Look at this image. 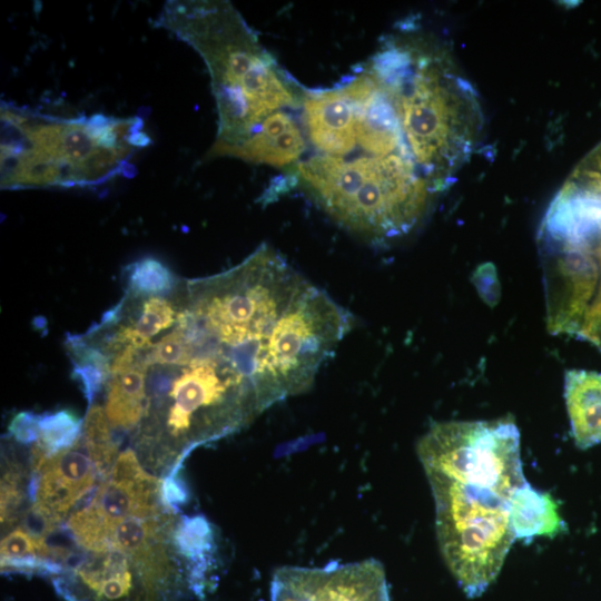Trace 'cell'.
<instances>
[{
    "label": "cell",
    "instance_id": "1",
    "mask_svg": "<svg viewBox=\"0 0 601 601\" xmlns=\"http://www.w3.org/2000/svg\"><path fill=\"white\" fill-rule=\"evenodd\" d=\"M299 120L305 152L285 184L362 239L407 236L443 193L397 93L366 62L332 88L305 89Z\"/></svg>",
    "mask_w": 601,
    "mask_h": 601
},
{
    "label": "cell",
    "instance_id": "2",
    "mask_svg": "<svg viewBox=\"0 0 601 601\" xmlns=\"http://www.w3.org/2000/svg\"><path fill=\"white\" fill-rule=\"evenodd\" d=\"M416 451L434 497L443 559L464 593L479 597L515 540L509 505L526 482L519 430L506 418L439 422Z\"/></svg>",
    "mask_w": 601,
    "mask_h": 601
},
{
    "label": "cell",
    "instance_id": "3",
    "mask_svg": "<svg viewBox=\"0 0 601 601\" xmlns=\"http://www.w3.org/2000/svg\"><path fill=\"white\" fill-rule=\"evenodd\" d=\"M156 26L198 52L209 71L218 132L211 156L272 165L300 140L304 90L226 1H167Z\"/></svg>",
    "mask_w": 601,
    "mask_h": 601
},
{
    "label": "cell",
    "instance_id": "4",
    "mask_svg": "<svg viewBox=\"0 0 601 601\" xmlns=\"http://www.w3.org/2000/svg\"><path fill=\"white\" fill-rule=\"evenodd\" d=\"M150 144L138 117L66 118L1 104V188L89 187L127 174Z\"/></svg>",
    "mask_w": 601,
    "mask_h": 601
},
{
    "label": "cell",
    "instance_id": "5",
    "mask_svg": "<svg viewBox=\"0 0 601 601\" xmlns=\"http://www.w3.org/2000/svg\"><path fill=\"white\" fill-rule=\"evenodd\" d=\"M273 580L302 601H391L384 568L374 559L323 568L283 566Z\"/></svg>",
    "mask_w": 601,
    "mask_h": 601
},
{
    "label": "cell",
    "instance_id": "6",
    "mask_svg": "<svg viewBox=\"0 0 601 601\" xmlns=\"http://www.w3.org/2000/svg\"><path fill=\"white\" fill-rule=\"evenodd\" d=\"M76 445L49 457L36 481L35 504L59 521L90 491L96 477L90 454Z\"/></svg>",
    "mask_w": 601,
    "mask_h": 601
},
{
    "label": "cell",
    "instance_id": "7",
    "mask_svg": "<svg viewBox=\"0 0 601 601\" xmlns=\"http://www.w3.org/2000/svg\"><path fill=\"white\" fill-rule=\"evenodd\" d=\"M158 484V480L145 470L132 476H109L89 504L102 516L111 535L115 525L126 519L157 515Z\"/></svg>",
    "mask_w": 601,
    "mask_h": 601
},
{
    "label": "cell",
    "instance_id": "8",
    "mask_svg": "<svg viewBox=\"0 0 601 601\" xmlns=\"http://www.w3.org/2000/svg\"><path fill=\"white\" fill-rule=\"evenodd\" d=\"M564 398L577 446L585 450L601 443V373L566 371Z\"/></svg>",
    "mask_w": 601,
    "mask_h": 601
},
{
    "label": "cell",
    "instance_id": "9",
    "mask_svg": "<svg viewBox=\"0 0 601 601\" xmlns=\"http://www.w3.org/2000/svg\"><path fill=\"white\" fill-rule=\"evenodd\" d=\"M559 506L552 496L528 482L512 495L509 505L510 526L515 540L529 543L536 536L553 538L565 530Z\"/></svg>",
    "mask_w": 601,
    "mask_h": 601
},
{
    "label": "cell",
    "instance_id": "10",
    "mask_svg": "<svg viewBox=\"0 0 601 601\" xmlns=\"http://www.w3.org/2000/svg\"><path fill=\"white\" fill-rule=\"evenodd\" d=\"M148 368L140 353L134 364L110 373L105 413L112 426L130 430L145 416Z\"/></svg>",
    "mask_w": 601,
    "mask_h": 601
},
{
    "label": "cell",
    "instance_id": "11",
    "mask_svg": "<svg viewBox=\"0 0 601 601\" xmlns=\"http://www.w3.org/2000/svg\"><path fill=\"white\" fill-rule=\"evenodd\" d=\"M127 296L145 298L169 295L177 289L179 280L160 260L144 257L127 266L125 272Z\"/></svg>",
    "mask_w": 601,
    "mask_h": 601
},
{
    "label": "cell",
    "instance_id": "12",
    "mask_svg": "<svg viewBox=\"0 0 601 601\" xmlns=\"http://www.w3.org/2000/svg\"><path fill=\"white\" fill-rule=\"evenodd\" d=\"M81 420L68 410L40 415V436L35 449L46 459L72 447L81 433Z\"/></svg>",
    "mask_w": 601,
    "mask_h": 601
},
{
    "label": "cell",
    "instance_id": "13",
    "mask_svg": "<svg viewBox=\"0 0 601 601\" xmlns=\"http://www.w3.org/2000/svg\"><path fill=\"white\" fill-rule=\"evenodd\" d=\"M110 425L101 406L96 404L89 406L83 423V440L97 471L101 474L110 471L118 457V444Z\"/></svg>",
    "mask_w": 601,
    "mask_h": 601
},
{
    "label": "cell",
    "instance_id": "14",
    "mask_svg": "<svg viewBox=\"0 0 601 601\" xmlns=\"http://www.w3.org/2000/svg\"><path fill=\"white\" fill-rule=\"evenodd\" d=\"M141 358L148 367L185 366L191 361V348L183 328L176 323L169 334L142 349Z\"/></svg>",
    "mask_w": 601,
    "mask_h": 601
},
{
    "label": "cell",
    "instance_id": "15",
    "mask_svg": "<svg viewBox=\"0 0 601 601\" xmlns=\"http://www.w3.org/2000/svg\"><path fill=\"white\" fill-rule=\"evenodd\" d=\"M175 544L190 561L201 562L210 546L209 524L203 516L185 518L174 535Z\"/></svg>",
    "mask_w": 601,
    "mask_h": 601
},
{
    "label": "cell",
    "instance_id": "16",
    "mask_svg": "<svg viewBox=\"0 0 601 601\" xmlns=\"http://www.w3.org/2000/svg\"><path fill=\"white\" fill-rule=\"evenodd\" d=\"M41 539L19 526L1 540V562L28 556L40 558Z\"/></svg>",
    "mask_w": 601,
    "mask_h": 601
},
{
    "label": "cell",
    "instance_id": "17",
    "mask_svg": "<svg viewBox=\"0 0 601 601\" xmlns=\"http://www.w3.org/2000/svg\"><path fill=\"white\" fill-rule=\"evenodd\" d=\"M39 420L40 415L30 412L18 413L9 424V432L19 443L37 442L40 436Z\"/></svg>",
    "mask_w": 601,
    "mask_h": 601
},
{
    "label": "cell",
    "instance_id": "18",
    "mask_svg": "<svg viewBox=\"0 0 601 601\" xmlns=\"http://www.w3.org/2000/svg\"><path fill=\"white\" fill-rule=\"evenodd\" d=\"M472 280L480 296L490 305H494L500 297V285L495 267L492 264L480 265L473 274Z\"/></svg>",
    "mask_w": 601,
    "mask_h": 601
},
{
    "label": "cell",
    "instance_id": "19",
    "mask_svg": "<svg viewBox=\"0 0 601 601\" xmlns=\"http://www.w3.org/2000/svg\"><path fill=\"white\" fill-rule=\"evenodd\" d=\"M162 499L168 506H177L186 500L183 484L174 477V474L164 482Z\"/></svg>",
    "mask_w": 601,
    "mask_h": 601
},
{
    "label": "cell",
    "instance_id": "20",
    "mask_svg": "<svg viewBox=\"0 0 601 601\" xmlns=\"http://www.w3.org/2000/svg\"><path fill=\"white\" fill-rule=\"evenodd\" d=\"M272 601H302L282 584L273 580L272 583Z\"/></svg>",
    "mask_w": 601,
    "mask_h": 601
}]
</instances>
